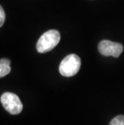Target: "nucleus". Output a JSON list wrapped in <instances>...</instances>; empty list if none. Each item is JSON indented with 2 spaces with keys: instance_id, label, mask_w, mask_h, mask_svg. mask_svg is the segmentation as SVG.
<instances>
[{
  "instance_id": "7ed1b4c3",
  "label": "nucleus",
  "mask_w": 124,
  "mask_h": 125,
  "mask_svg": "<svg viewBox=\"0 0 124 125\" xmlns=\"http://www.w3.org/2000/svg\"><path fill=\"white\" fill-rule=\"evenodd\" d=\"M0 101L2 107L11 115H18L23 111V103L14 93L5 92L1 95Z\"/></svg>"
},
{
  "instance_id": "f257e3e1",
  "label": "nucleus",
  "mask_w": 124,
  "mask_h": 125,
  "mask_svg": "<svg viewBox=\"0 0 124 125\" xmlns=\"http://www.w3.org/2000/svg\"><path fill=\"white\" fill-rule=\"evenodd\" d=\"M60 40V35L57 30H48L39 37L36 44V49L39 53L48 52L57 46Z\"/></svg>"
},
{
  "instance_id": "20e7f679",
  "label": "nucleus",
  "mask_w": 124,
  "mask_h": 125,
  "mask_svg": "<svg viewBox=\"0 0 124 125\" xmlns=\"http://www.w3.org/2000/svg\"><path fill=\"white\" fill-rule=\"evenodd\" d=\"M98 51L105 57H118L123 51V46L119 43H116L107 40L102 41L98 44Z\"/></svg>"
},
{
  "instance_id": "0eeeda50",
  "label": "nucleus",
  "mask_w": 124,
  "mask_h": 125,
  "mask_svg": "<svg viewBox=\"0 0 124 125\" xmlns=\"http://www.w3.org/2000/svg\"><path fill=\"white\" fill-rule=\"evenodd\" d=\"M5 12L2 7H0V27H2L3 23L5 22Z\"/></svg>"
},
{
  "instance_id": "f03ea898",
  "label": "nucleus",
  "mask_w": 124,
  "mask_h": 125,
  "mask_svg": "<svg viewBox=\"0 0 124 125\" xmlns=\"http://www.w3.org/2000/svg\"><path fill=\"white\" fill-rule=\"evenodd\" d=\"M81 59L77 55L69 54L66 56L59 66V72L64 77H73L76 75L80 70Z\"/></svg>"
},
{
  "instance_id": "39448f33",
  "label": "nucleus",
  "mask_w": 124,
  "mask_h": 125,
  "mask_svg": "<svg viewBox=\"0 0 124 125\" xmlns=\"http://www.w3.org/2000/svg\"><path fill=\"white\" fill-rule=\"evenodd\" d=\"M10 61L6 58L0 60V78H3L10 72Z\"/></svg>"
},
{
  "instance_id": "423d86ee",
  "label": "nucleus",
  "mask_w": 124,
  "mask_h": 125,
  "mask_svg": "<svg viewBox=\"0 0 124 125\" xmlns=\"http://www.w3.org/2000/svg\"><path fill=\"white\" fill-rule=\"evenodd\" d=\"M109 125H124V115H119L111 119Z\"/></svg>"
}]
</instances>
